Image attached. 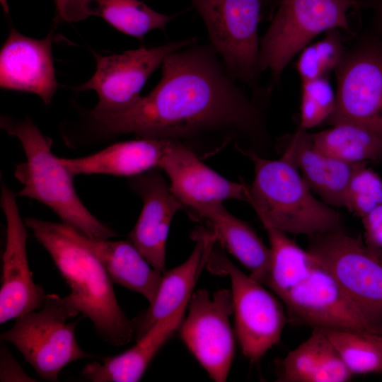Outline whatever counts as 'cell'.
<instances>
[{
    "instance_id": "6da1fadb",
    "label": "cell",
    "mask_w": 382,
    "mask_h": 382,
    "mask_svg": "<svg viewBox=\"0 0 382 382\" xmlns=\"http://www.w3.org/2000/svg\"><path fill=\"white\" fill-rule=\"evenodd\" d=\"M161 67L157 85L134 105L89 112L100 134L177 139L230 129L258 140L267 137L257 102L230 75L210 44L196 41L168 54Z\"/></svg>"
},
{
    "instance_id": "7a4b0ae2",
    "label": "cell",
    "mask_w": 382,
    "mask_h": 382,
    "mask_svg": "<svg viewBox=\"0 0 382 382\" xmlns=\"http://www.w3.org/2000/svg\"><path fill=\"white\" fill-rule=\"evenodd\" d=\"M27 228L47 251L70 289L74 308L93 323L100 336L113 346L128 344L134 337L132 320L121 309L112 281L96 256L66 234L59 223L29 217Z\"/></svg>"
},
{
    "instance_id": "3957f363",
    "label": "cell",
    "mask_w": 382,
    "mask_h": 382,
    "mask_svg": "<svg viewBox=\"0 0 382 382\" xmlns=\"http://www.w3.org/2000/svg\"><path fill=\"white\" fill-rule=\"evenodd\" d=\"M6 132L16 137L23 149L25 161L16 166L14 175L23 185L16 194L43 203L62 221L94 238L117 236L100 221L80 199L74 188V175L61 158L52 152V140L30 120L13 123L1 122Z\"/></svg>"
},
{
    "instance_id": "277c9868",
    "label": "cell",
    "mask_w": 382,
    "mask_h": 382,
    "mask_svg": "<svg viewBox=\"0 0 382 382\" xmlns=\"http://www.w3.org/2000/svg\"><path fill=\"white\" fill-rule=\"evenodd\" d=\"M255 168L250 189L252 205L264 226L307 236L343 228L342 216L317 199L297 167L284 156L278 160L246 152Z\"/></svg>"
},
{
    "instance_id": "5b68a950",
    "label": "cell",
    "mask_w": 382,
    "mask_h": 382,
    "mask_svg": "<svg viewBox=\"0 0 382 382\" xmlns=\"http://www.w3.org/2000/svg\"><path fill=\"white\" fill-rule=\"evenodd\" d=\"M359 4L354 0H279L260 39L259 68L270 72L269 93L293 57L316 35L332 29L349 31L348 12Z\"/></svg>"
},
{
    "instance_id": "8992f818",
    "label": "cell",
    "mask_w": 382,
    "mask_h": 382,
    "mask_svg": "<svg viewBox=\"0 0 382 382\" xmlns=\"http://www.w3.org/2000/svg\"><path fill=\"white\" fill-rule=\"evenodd\" d=\"M190 1L230 75L257 98L270 95L260 84L258 26L264 0Z\"/></svg>"
},
{
    "instance_id": "52a82bcc",
    "label": "cell",
    "mask_w": 382,
    "mask_h": 382,
    "mask_svg": "<svg viewBox=\"0 0 382 382\" xmlns=\"http://www.w3.org/2000/svg\"><path fill=\"white\" fill-rule=\"evenodd\" d=\"M79 313L67 296L47 294L40 308L16 318L1 340L13 344L40 378L58 381L67 364L90 357L77 343V321L67 323Z\"/></svg>"
},
{
    "instance_id": "ba28073f",
    "label": "cell",
    "mask_w": 382,
    "mask_h": 382,
    "mask_svg": "<svg viewBox=\"0 0 382 382\" xmlns=\"http://www.w3.org/2000/svg\"><path fill=\"white\" fill-rule=\"evenodd\" d=\"M335 71L336 103L325 125L355 124L382 138V39L376 33L361 36Z\"/></svg>"
},
{
    "instance_id": "9c48e42d",
    "label": "cell",
    "mask_w": 382,
    "mask_h": 382,
    "mask_svg": "<svg viewBox=\"0 0 382 382\" xmlns=\"http://www.w3.org/2000/svg\"><path fill=\"white\" fill-rule=\"evenodd\" d=\"M206 268L214 274L229 277L236 335L245 357L257 362L280 340L288 320L282 304L215 245Z\"/></svg>"
},
{
    "instance_id": "30bf717a",
    "label": "cell",
    "mask_w": 382,
    "mask_h": 382,
    "mask_svg": "<svg viewBox=\"0 0 382 382\" xmlns=\"http://www.w3.org/2000/svg\"><path fill=\"white\" fill-rule=\"evenodd\" d=\"M308 251L374 323L382 326V262L343 228L308 236Z\"/></svg>"
},
{
    "instance_id": "8fae6325",
    "label": "cell",
    "mask_w": 382,
    "mask_h": 382,
    "mask_svg": "<svg viewBox=\"0 0 382 382\" xmlns=\"http://www.w3.org/2000/svg\"><path fill=\"white\" fill-rule=\"evenodd\" d=\"M187 313L179 327L180 337L211 379L224 382L235 354V339L230 323L233 314L231 289L211 294L205 289L194 291Z\"/></svg>"
},
{
    "instance_id": "7c38bea8",
    "label": "cell",
    "mask_w": 382,
    "mask_h": 382,
    "mask_svg": "<svg viewBox=\"0 0 382 382\" xmlns=\"http://www.w3.org/2000/svg\"><path fill=\"white\" fill-rule=\"evenodd\" d=\"M197 41L189 37L164 45L125 51L102 56L93 53L96 69L93 76L74 89L93 90L98 101L93 109L99 112H115L131 107L141 98V91L148 79L170 54Z\"/></svg>"
},
{
    "instance_id": "4fadbf2b",
    "label": "cell",
    "mask_w": 382,
    "mask_h": 382,
    "mask_svg": "<svg viewBox=\"0 0 382 382\" xmlns=\"http://www.w3.org/2000/svg\"><path fill=\"white\" fill-rule=\"evenodd\" d=\"M282 301L294 325L382 335V326L370 320L318 262Z\"/></svg>"
},
{
    "instance_id": "5bb4252c",
    "label": "cell",
    "mask_w": 382,
    "mask_h": 382,
    "mask_svg": "<svg viewBox=\"0 0 382 382\" xmlns=\"http://www.w3.org/2000/svg\"><path fill=\"white\" fill-rule=\"evenodd\" d=\"M16 197L1 183L0 204L6 221V241L2 255L0 324L40 308L47 295L33 279L27 255V227Z\"/></svg>"
},
{
    "instance_id": "9a60e30c",
    "label": "cell",
    "mask_w": 382,
    "mask_h": 382,
    "mask_svg": "<svg viewBox=\"0 0 382 382\" xmlns=\"http://www.w3.org/2000/svg\"><path fill=\"white\" fill-rule=\"evenodd\" d=\"M129 185L141 198L143 207L128 240L154 269L163 273L170 225L183 204L156 168L132 176Z\"/></svg>"
},
{
    "instance_id": "2e32d148",
    "label": "cell",
    "mask_w": 382,
    "mask_h": 382,
    "mask_svg": "<svg viewBox=\"0 0 382 382\" xmlns=\"http://www.w3.org/2000/svg\"><path fill=\"white\" fill-rule=\"evenodd\" d=\"M57 37L53 30L37 40L11 28L0 52L1 88L33 93L50 104L59 87L52 53Z\"/></svg>"
},
{
    "instance_id": "e0dca14e",
    "label": "cell",
    "mask_w": 382,
    "mask_h": 382,
    "mask_svg": "<svg viewBox=\"0 0 382 382\" xmlns=\"http://www.w3.org/2000/svg\"><path fill=\"white\" fill-rule=\"evenodd\" d=\"M158 168L168 176L173 194L191 209L229 199L250 202V189L245 184L221 176L176 139H172Z\"/></svg>"
},
{
    "instance_id": "ac0fdd59",
    "label": "cell",
    "mask_w": 382,
    "mask_h": 382,
    "mask_svg": "<svg viewBox=\"0 0 382 382\" xmlns=\"http://www.w3.org/2000/svg\"><path fill=\"white\" fill-rule=\"evenodd\" d=\"M216 243V237L212 231H201L190 257L183 263L163 273L154 301L132 319L136 341L158 322L187 306Z\"/></svg>"
},
{
    "instance_id": "d6986e66",
    "label": "cell",
    "mask_w": 382,
    "mask_h": 382,
    "mask_svg": "<svg viewBox=\"0 0 382 382\" xmlns=\"http://www.w3.org/2000/svg\"><path fill=\"white\" fill-rule=\"evenodd\" d=\"M59 226L96 256L113 282L139 293L149 303L154 301L163 273L154 269L129 240L94 238L62 222Z\"/></svg>"
},
{
    "instance_id": "ffe728a7",
    "label": "cell",
    "mask_w": 382,
    "mask_h": 382,
    "mask_svg": "<svg viewBox=\"0 0 382 382\" xmlns=\"http://www.w3.org/2000/svg\"><path fill=\"white\" fill-rule=\"evenodd\" d=\"M283 156L300 170L311 190L324 203L345 207L346 189L359 163L345 161L318 151L311 143L310 133L301 127L294 133Z\"/></svg>"
},
{
    "instance_id": "44dd1931",
    "label": "cell",
    "mask_w": 382,
    "mask_h": 382,
    "mask_svg": "<svg viewBox=\"0 0 382 382\" xmlns=\"http://www.w3.org/2000/svg\"><path fill=\"white\" fill-rule=\"evenodd\" d=\"M171 141L138 138L115 143L91 155L61 158V161L74 176L104 174L132 177L158 168Z\"/></svg>"
},
{
    "instance_id": "7402d4cb",
    "label": "cell",
    "mask_w": 382,
    "mask_h": 382,
    "mask_svg": "<svg viewBox=\"0 0 382 382\" xmlns=\"http://www.w3.org/2000/svg\"><path fill=\"white\" fill-rule=\"evenodd\" d=\"M191 210L208 221L216 242L250 271V276L266 285L270 250L253 228L228 212L221 202L202 204Z\"/></svg>"
},
{
    "instance_id": "603a6c76",
    "label": "cell",
    "mask_w": 382,
    "mask_h": 382,
    "mask_svg": "<svg viewBox=\"0 0 382 382\" xmlns=\"http://www.w3.org/2000/svg\"><path fill=\"white\" fill-rule=\"evenodd\" d=\"M187 306L154 325L125 352L105 357L103 362L84 366L82 376L92 382H137L140 381L154 357L179 328Z\"/></svg>"
},
{
    "instance_id": "cb8c5ba5",
    "label": "cell",
    "mask_w": 382,
    "mask_h": 382,
    "mask_svg": "<svg viewBox=\"0 0 382 382\" xmlns=\"http://www.w3.org/2000/svg\"><path fill=\"white\" fill-rule=\"evenodd\" d=\"M277 381L345 382L353 374L318 328L279 361Z\"/></svg>"
},
{
    "instance_id": "d4e9b609",
    "label": "cell",
    "mask_w": 382,
    "mask_h": 382,
    "mask_svg": "<svg viewBox=\"0 0 382 382\" xmlns=\"http://www.w3.org/2000/svg\"><path fill=\"white\" fill-rule=\"evenodd\" d=\"M78 3L83 20L100 16L120 32L140 40L153 30H164L174 18L139 0H78Z\"/></svg>"
},
{
    "instance_id": "484cf974",
    "label": "cell",
    "mask_w": 382,
    "mask_h": 382,
    "mask_svg": "<svg viewBox=\"0 0 382 382\" xmlns=\"http://www.w3.org/2000/svg\"><path fill=\"white\" fill-rule=\"evenodd\" d=\"M270 241V261L266 286L282 300L301 282L317 263L308 250L291 240L286 233L272 226H264Z\"/></svg>"
},
{
    "instance_id": "4316f807",
    "label": "cell",
    "mask_w": 382,
    "mask_h": 382,
    "mask_svg": "<svg viewBox=\"0 0 382 382\" xmlns=\"http://www.w3.org/2000/svg\"><path fill=\"white\" fill-rule=\"evenodd\" d=\"M313 147L330 156L350 162L382 160V138L358 125L341 123L310 134Z\"/></svg>"
},
{
    "instance_id": "83f0119b",
    "label": "cell",
    "mask_w": 382,
    "mask_h": 382,
    "mask_svg": "<svg viewBox=\"0 0 382 382\" xmlns=\"http://www.w3.org/2000/svg\"><path fill=\"white\" fill-rule=\"evenodd\" d=\"M353 374L382 373V335L320 328Z\"/></svg>"
},
{
    "instance_id": "f1b7e54d",
    "label": "cell",
    "mask_w": 382,
    "mask_h": 382,
    "mask_svg": "<svg viewBox=\"0 0 382 382\" xmlns=\"http://www.w3.org/2000/svg\"><path fill=\"white\" fill-rule=\"evenodd\" d=\"M345 52L340 30L327 31L322 40L301 51L296 69L301 81L328 76L335 71Z\"/></svg>"
},
{
    "instance_id": "f546056e",
    "label": "cell",
    "mask_w": 382,
    "mask_h": 382,
    "mask_svg": "<svg viewBox=\"0 0 382 382\" xmlns=\"http://www.w3.org/2000/svg\"><path fill=\"white\" fill-rule=\"evenodd\" d=\"M381 204L382 179L366 166V162L359 163L346 189L345 207L362 218Z\"/></svg>"
},
{
    "instance_id": "4dcf8cb0",
    "label": "cell",
    "mask_w": 382,
    "mask_h": 382,
    "mask_svg": "<svg viewBox=\"0 0 382 382\" xmlns=\"http://www.w3.org/2000/svg\"><path fill=\"white\" fill-rule=\"evenodd\" d=\"M301 82L300 127L307 129L325 122L332 113L336 92L328 76Z\"/></svg>"
},
{
    "instance_id": "1f68e13d",
    "label": "cell",
    "mask_w": 382,
    "mask_h": 382,
    "mask_svg": "<svg viewBox=\"0 0 382 382\" xmlns=\"http://www.w3.org/2000/svg\"><path fill=\"white\" fill-rule=\"evenodd\" d=\"M362 223L366 248L382 262V204L363 216Z\"/></svg>"
},
{
    "instance_id": "d6a6232c",
    "label": "cell",
    "mask_w": 382,
    "mask_h": 382,
    "mask_svg": "<svg viewBox=\"0 0 382 382\" xmlns=\"http://www.w3.org/2000/svg\"><path fill=\"white\" fill-rule=\"evenodd\" d=\"M56 7L55 21L76 22L82 21L77 0H54Z\"/></svg>"
},
{
    "instance_id": "836d02e7",
    "label": "cell",
    "mask_w": 382,
    "mask_h": 382,
    "mask_svg": "<svg viewBox=\"0 0 382 382\" xmlns=\"http://www.w3.org/2000/svg\"><path fill=\"white\" fill-rule=\"evenodd\" d=\"M373 10V22L376 34L382 39V0H370Z\"/></svg>"
},
{
    "instance_id": "e575fe53",
    "label": "cell",
    "mask_w": 382,
    "mask_h": 382,
    "mask_svg": "<svg viewBox=\"0 0 382 382\" xmlns=\"http://www.w3.org/2000/svg\"><path fill=\"white\" fill-rule=\"evenodd\" d=\"M354 1L359 2L358 0ZM265 2L266 13L265 15H266L267 18L270 19L277 6L279 0H266Z\"/></svg>"
},
{
    "instance_id": "d590c367",
    "label": "cell",
    "mask_w": 382,
    "mask_h": 382,
    "mask_svg": "<svg viewBox=\"0 0 382 382\" xmlns=\"http://www.w3.org/2000/svg\"><path fill=\"white\" fill-rule=\"evenodd\" d=\"M0 2H1V4L3 7V10L6 13H8V2H7V0H0Z\"/></svg>"
}]
</instances>
